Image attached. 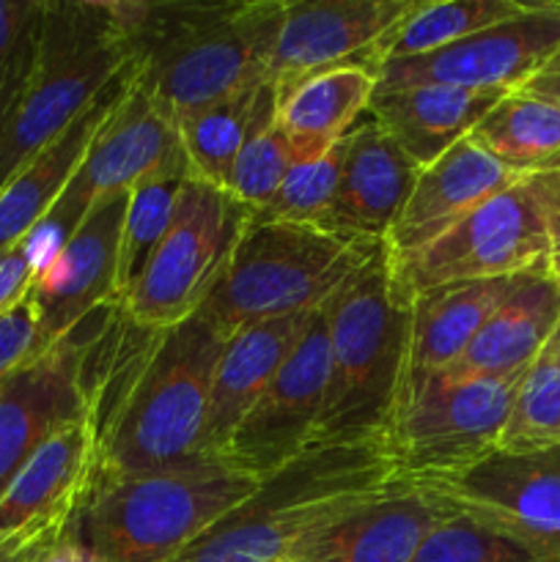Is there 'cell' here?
<instances>
[{"mask_svg":"<svg viewBox=\"0 0 560 562\" xmlns=\"http://www.w3.org/2000/svg\"><path fill=\"white\" fill-rule=\"evenodd\" d=\"M82 417V340L69 333L0 382V497L44 439Z\"/></svg>","mask_w":560,"mask_h":562,"instance_id":"obj_17","label":"cell"},{"mask_svg":"<svg viewBox=\"0 0 560 562\" xmlns=\"http://www.w3.org/2000/svg\"><path fill=\"white\" fill-rule=\"evenodd\" d=\"M560 324V283L547 272L519 274L508 300L489 316L450 376H508L527 371Z\"/></svg>","mask_w":560,"mask_h":562,"instance_id":"obj_25","label":"cell"},{"mask_svg":"<svg viewBox=\"0 0 560 562\" xmlns=\"http://www.w3.org/2000/svg\"><path fill=\"white\" fill-rule=\"evenodd\" d=\"M549 346H552V349L560 355V324H558V329L552 333V338H549Z\"/></svg>","mask_w":560,"mask_h":562,"instance_id":"obj_43","label":"cell"},{"mask_svg":"<svg viewBox=\"0 0 560 562\" xmlns=\"http://www.w3.org/2000/svg\"><path fill=\"white\" fill-rule=\"evenodd\" d=\"M558 198L560 170L522 176L426 250L406 261H388L395 291L412 305L415 296L437 285L547 272Z\"/></svg>","mask_w":560,"mask_h":562,"instance_id":"obj_9","label":"cell"},{"mask_svg":"<svg viewBox=\"0 0 560 562\" xmlns=\"http://www.w3.org/2000/svg\"><path fill=\"white\" fill-rule=\"evenodd\" d=\"M503 97L448 86H377L368 115L423 170L470 137Z\"/></svg>","mask_w":560,"mask_h":562,"instance_id":"obj_23","label":"cell"},{"mask_svg":"<svg viewBox=\"0 0 560 562\" xmlns=\"http://www.w3.org/2000/svg\"><path fill=\"white\" fill-rule=\"evenodd\" d=\"M516 278L437 285L412 300L406 373H439L459 362L483 324L508 300Z\"/></svg>","mask_w":560,"mask_h":562,"instance_id":"obj_27","label":"cell"},{"mask_svg":"<svg viewBox=\"0 0 560 562\" xmlns=\"http://www.w3.org/2000/svg\"><path fill=\"white\" fill-rule=\"evenodd\" d=\"M80 560H82L80 543L69 536V527H66L64 536H60L55 543H49V547L44 549V552L33 562H80Z\"/></svg>","mask_w":560,"mask_h":562,"instance_id":"obj_40","label":"cell"},{"mask_svg":"<svg viewBox=\"0 0 560 562\" xmlns=\"http://www.w3.org/2000/svg\"><path fill=\"white\" fill-rule=\"evenodd\" d=\"M80 549H82V547H80ZM80 562H97V560H93V558H91V554H88V552H86V549H82V560H80Z\"/></svg>","mask_w":560,"mask_h":562,"instance_id":"obj_44","label":"cell"},{"mask_svg":"<svg viewBox=\"0 0 560 562\" xmlns=\"http://www.w3.org/2000/svg\"><path fill=\"white\" fill-rule=\"evenodd\" d=\"M58 538L25 536V532H0V562H33Z\"/></svg>","mask_w":560,"mask_h":562,"instance_id":"obj_39","label":"cell"},{"mask_svg":"<svg viewBox=\"0 0 560 562\" xmlns=\"http://www.w3.org/2000/svg\"><path fill=\"white\" fill-rule=\"evenodd\" d=\"M555 445H560V355L547 344L522 379L497 450L527 453Z\"/></svg>","mask_w":560,"mask_h":562,"instance_id":"obj_32","label":"cell"},{"mask_svg":"<svg viewBox=\"0 0 560 562\" xmlns=\"http://www.w3.org/2000/svg\"><path fill=\"white\" fill-rule=\"evenodd\" d=\"M412 562H538L525 547L453 505L426 532Z\"/></svg>","mask_w":560,"mask_h":562,"instance_id":"obj_35","label":"cell"},{"mask_svg":"<svg viewBox=\"0 0 560 562\" xmlns=\"http://www.w3.org/2000/svg\"><path fill=\"white\" fill-rule=\"evenodd\" d=\"M250 214L228 190L187 176L168 234L121 300L130 322L148 333H163L195 316Z\"/></svg>","mask_w":560,"mask_h":562,"instance_id":"obj_10","label":"cell"},{"mask_svg":"<svg viewBox=\"0 0 560 562\" xmlns=\"http://www.w3.org/2000/svg\"><path fill=\"white\" fill-rule=\"evenodd\" d=\"M522 91H530L536 93V97H544L549 99V102L560 104V69L558 66H547V69H544L541 75L533 77Z\"/></svg>","mask_w":560,"mask_h":562,"instance_id":"obj_41","label":"cell"},{"mask_svg":"<svg viewBox=\"0 0 560 562\" xmlns=\"http://www.w3.org/2000/svg\"><path fill=\"white\" fill-rule=\"evenodd\" d=\"M417 168L393 137L368 115L344 140L338 192L329 231L366 245H384L404 209Z\"/></svg>","mask_w":560,"mask_h":562,"instance_id":"obj_21","label":"cell"},{"mask_svg":"<svg viewBox=\"0 0 560 562\" xmlns=\"http://www.w3.org/2000/svg\"><path fill=\"white\" fill-rule=\"evenodd\" d=\"M130 64V38L110 3L47 0L31 82L0 126V190L86 113Z\"/></svg>","mask_w":560,"mask_h":562,"instance_id":"obj_7","label":"cell"},{"mask_svg":"<svg viewBox=\"0 0 560 562\" xmlns=\"http://www.w3.org/2000/svg\"><path fill=\"white\" fill-rule=\"evenodd\" d=\"M516 179H522V173L505 168L475 137L459 140L417 173L415 187L384 239L388 261L399 263L426 250Z\"/></svg>","mask_w":560,"mask_h":562,"instance_id":"obj_19","label":"cell"},{"mask_svg":"<svg viewBox=\"0 0 560 562\" xmlns=\"http://www.w3.org/2000/svg\"><path fill=\"white\" fill-rule=\"evenodd\" d=\"M453 510L432 483L401 477L388 492L311 532L283 562H412L426 532Z\"/></svg>","mask_w":560,"mask_h":562,"instance_id":"obj_18","label":"cell"},{"mask_svg":"<svg viewBox=\"0 0 560 562\" xmlns=\"http://www.w3.org/2000/svg\"><path fill=\"white\" fill-rule=\"evenodd\" d=\"M525 5L519 0H443V3L417 0L410 14L379 42L373 53V69L379 75V66L388 60L437 53L483 27L511 20L525 11Z\"/></svg>","mask_w":560,"mask_h":562,"instance_id":"obj_30","label":"cell"},{"mask_svg":"<svg viewBox=\"0 0 560 562\" xmlns=\"http://www.w3.org/2000/svg\"><path fill=\"white\" fill-rule=\"evenodd\" d=\"M399 481L384 442L313 445L170 562H283L311 532Z\"/></svg>","mask_w":560,"mask_h":562,"instance_id":"obj_3","label":"cell"},{"mask_svg":"<svg viewBox=\"0 0 560 562\" xmlns=\"http://www.w3.org/2000/svg\"><path fill=\"white\" fill-rule=\"evenodd\" d=\"M560 53V3H527L511 20L417 58L379 66V86H448L514 93Z\"/></svg>","mask_w":560,"mask_h":562,"instance_id":"obj_11","label":"cell"},{"mask_svg":"<svg viewBox=\"0 0 560 562\" xmlns=\"http://www.w3.org/2000/svg\"><path fill=\"white\" fill-rule=\"evenodd\" d=\"M291 165H294V154H291L289 140L278 130V124H272L242 148L225 181V190L256 214L269 206Z\"/></svg>","mask_w":560,"mask_h":562,"instance_id":"obj_36","label":"cell"},{"mask_svg":"<svg viewBox=\"0 0 560 562\" xmlns=\"http://www.w3.org/2000/svg\"><path fill=\"white\" fill-rule=\"evenodd\" d=\"M472 137L522 176L560 170V104L530 91L505 93Z\"/></svg>","mask_w":560,"mask_h":562,"instance_id":"obj_29","label":"cell"},{"mask_svg":"<svg viewBox=\"0 0 560 562\" xmlns=\"http://www.w3.org/2000/svg\"><path fill=\"white\" fill-rule=\"evenodd\" d=\"M33 285V267L27 261L25 245L0 250V313L14 307Z\"/></svg>","mask_w":560,"mask_h":562,"instance_id":"obj_38","label":"cell"},{"mask_svg":"<svg viewBox=\"0 0 560 562\" xmlns=\"http://www.w3.org/2000/svg\"><path fill=\"white\" fill-rule=\"evenodd\" d=\"M417 0H296L285 3L269 77L278 97L338 66L373 69L379 42Z\"/></svg>","mask_w":560,"mask_h":562,"instance_id":"obj_15","label":"cell"},{"mask_svg":"<svg viewBox=\"0 0 560 562\" xmlns=\"http://www.w3.org/2000/svg\"><path fill=\"white\" fill-rule=\"evenodd\" d=\"M126 318L86 366L97 477H132L203 459L214 371L225 340L203 316L163 333Z\"/></svg>","mask_w":560,"mask_h":562,"instance_id":"obj_1","label":"cell"},{"mask_svg":"<svg viewBox=\"0 0 560 562\" xmlns=\"http://www.w3.org/2000/svg\"><path fill=\"white\" fill-rule=\"evenodd\" d=\"M190 176V165L181 154L163 170L143 179L130 190L126 203L124 228H121V252H119V296L124 300L126 291L137 283L143 269L152 261L154 250L168 234L173 223L176 206H179L181 187Z\"/></svg>","mask_w":560,"mask_h":562,"instance_id":"obj_31","label":"cell"},{"mask_svg":"<svg viewBox=\"0 0 560 562\" xmlns=\"http://www.w3.org/2000/svg\"><path fill=\"white\" fill-rule=\"evenodd\" d=\"M110 5L130 38L132 77L176 124L267 82L285 14L283 0Z\"/></svg>","mask_w":560,"mask_h":562,"instance_id":"obj_2","label":"cell"},{"mask_svg":"<svg viewBox=\"0 0 560 562\" xmlns=\"http://www.w3.org/2000/svg\"><path fill=\"white\" fill-rule=\"evenodd\" d=\"M42 327H38V313L33 305V296L27 291L14 307L0 313V382L36 360L42 351H47Z\"/></svg>","mask_w":560,"mask_h":562,"instance_id":"obj_37","label":"cell"},{"mask_svg":"<svg viewBox=\"0 0 560 562\" xmlns=\"http://www.w3.org/2000/svg\"><path fill=\"white\" fill-rule=\"evenodd\" d=\"M547 274L560 283V198L555 206L552 228H549V256H547Z\"/></svg>","mask_w":560,"mask_h":562,"instance_id":"obj_42","label":"cell"},{"mask_svg":"<svg viewBox=\"0 0 560 562\" xmlns=\"http://www.w3.org/2000/svg\"><path fill=\"white\" fill-rule=\"evenodd\" d=\"M256 488L258 477L214 456L148 475H93L69 536L97 562H170Z\"/></svg>","mask_w":560,"mask_h":562,"instance_id":"obj_5","label":"cell"},{"mask_svg":"<svg viewBox=\"0 0 560 562\" xmlns=\"http://www.w3.org/2000/svg\"><path fill=\"white\" fill-rule=\"evenodd\" d=\"M313 313L253 324L225 340L217 371H214L212 401H209L206 439H203L206 456L220 459L242 417L253 409L275 373L305 338Z\"/></svg>","mask_w":560,"mask_h":562,"instance_id":"obj_22","label":"cell"},{"mask_svg":"<svg viewBox=\"0 0 560 562\" xmlns=\"http://www.w3.org/2000/svg\"><path fill=\"white\" fill-rule=\"evenodd\" d=\"M329 376V313L318 307L305 338L261 398L242 417L220 459L253 477H267L311 448Z\"/></svg>","mask_w":560,"mask_h":562,"instance_id":"obj_13","label":"cell"},{"mask_svg":"<svg viewBox=\"0 0 560 562\" xmlns=\"http://www.w3.org/2000/svg\"><path fill=\"white\" fill-rule=\"evenodd\" d=\"M126 82H130V64L86 113L77 115L55 140L33 154L16 170L14 179L0 190V250L20 245L36 228L38 220L53 209V203L58 201L60 192L66 190L71 176L86 159L99 126L104 124L121 93L126 91Z\"/></svg>","mask_w":560,"mask_h":562,"instance_id":"obj_24","label":"cell"},{"mask_svg":"<svg viewBox=\"0 0 560 562\" xmlns=\"http://www.w3.org/2000/svg\"><path fill=\"white\" fill-rule=\"evenodd\" d=\"M329 376L313 445L384 442L410 355V313L384 245L327 302Z\"/></svg>","mask_w":560,"mask_h":562,"instance_id":"obj_4","label":"cell"},{"mask_svg":"<svg viewBox=\"0 0 560 562\" xmlns=\"http://www.w3.org/2000/svg\"><path fill=\"white\" fill-rule=\"evenodd\" d=\"M275 115H278V91L267 80L181 119L179 137L190 173L225 190V181L242 148L269 130Z\"/></svg>","mask_w":560,"mask_h":562,"instance_id":"obj_28","label":"cell"},{"mask_svg":"<svg viewBox=\"0 0 560 562\" xmlns=\"http://www.w3.org/2000/svg\"><path fill=\"white\" fill-rule=\"evenodd\" d=\"M340 165H344V143L335 146L329 154H324L322 159L294 162L289 173H285L280 190L269 201V206L256 214L267 220H280V223L311 225V228L329 231Z\"/></svg>","mask_w":560,"mask_h":562,"instance_id":"obj_33","label":"cell"},{"mask_svg":"<svg viewBox=\"0 0 560 562\" xmlns=\"http://www.w3.org/2000/svg\"><path fill=\"white\" fill-rule=\"evenodd\" d=\"M97 434L88 417L38 445L0 497V532L60 538L91 492Z\"/></svg>","mask_w":560,"mask_h":562,"instance_id":"obj_20","label":"cell"},{"mask_svg":"<svg viewBox=\"0 0 560 562\" xmlns=\"http://www.w3.org/2000/svg\"><path fill=\"white\" fill-rule=\"evenodd\" d=\"M432 486L472 519L514 538L538 562H560V445L527 453L494 450Z\"/></svg>","mask_w":560,"mask_h":562,"instance_id":"obj_12","label":"cell"},{"mask_svg":"<svg viewBox=\"0 0 560 562\" xmlns=\"http://www.w3.org/2000/svg\"><path fill=\"white\" fill-rule=\"evenodd\" d=\"M47 0H0V126L31 82Z\"/></svg>","mask_w":560,"mask_h":562,"instance_id":"obj_34","label":"cell"},{"mask_svg":"<svg viewBox=\"0 0 560 562\" xmlns=\"http://www.w3.org/2000/svg\"><path fill=\"white\" fill-rule=\"evenodd\" d=\"M184 154L179 124L132 77L126 91L99 126L86 159L49 212L80 225L99 198L130 192Z\"/></svg>","mask_w":560,"mask_h":562,"instance_id":"obj_14","label":"cell"},{"mask_svg":"<svg viewBox=\"0 0 560 562\" xmlns=\"http://www.w3.org/2000/svg\"><path fill=\"white\" fill-rule=\"evenodd\" d=\"M549 66H558V69H560V53L555 55V60H552V64H549Z\"/></svg>","mask_w":560,"mask_h":562,"instance_id":"obj_45","label":"cell"},{"mask_svg":"<svg viewBox=\"0 0 560 562\" xmlns=\"http://www.w3.org/2000/svg\"><path fill=\"white\" fill-rule=\"evenodd\" d=\"M377 247L250 214L198 316L231 338L253 324L313 313L338 294Z\"/></svg>","mask_w":560,"mask_h":562,"instance_id":"obj_6","label":"cell"},{"mask_svg":"<svg viewBox=\"0 0 560 562\" xmlns=\"http://www.w3.org/2000/svg\"><path fill=\"white\" fill-rule=\"evenodd\" d=\"M377 86V71L366 66H338L280 93L275 124L289 140L294 162L322 159L340 146L368 113Z\"/></svg>","mask_w":560,"mask_h":562,"instance_id":"obj_26","label":"cell"},{"mask_svg":"<svg viewBox=\"0 0 560 562\" xmlns=\"http://www.w3.org/2000/svg\"><path fill=\"white\" fill-rule=\"evenodd\" d=\"M130 192L99 198L64 250L33 278L31 296L47 346L80 327L91 313L121 302L119 252Z\"/></svg>","mask_w":560,"mask_h":562,"instance_id":"obj_16","label":"cell"},{"mask_svg":"<svg viewBox=\"0 0 560 562\" xmlns=\"http://www.w3.org/2000/svg\"><path fill=\"white\" fill-rule=\"evenodd\" d=\"M527 371L508 376L406 373L384 448L401 477L439 483L500 448Z\"/></svg>","mask_w":560,"mask_h":562,"instance_id":"obj_8","label":"cell"}]
</instances>
